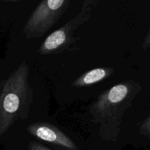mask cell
<instances>
[{
    "mask_svg": "<svg viewBox=\"0 0 150 150\" xmlns=\"http://www.w3.org/2000/svg\"><path fill=\"white\" fill-rule=\"evenodd\" d=\"M142 89L141 83L134 80L120 82L103 92L92 104L89 114L92 122L100 125L98 136L101 139L117 142L125 113Z\"/></svg>",
    "mask_w": 150,
    "mask_h": 150,
    "instance_id": "1",
    "label": "cell"
},
{
    "mask_svg": "<svg viewBox=\"0 0 150 150\" xmlns=\"http://www.w3.org/2000/svg\"><path fill=\"white\" fill-rule=\"evenodd\" d=\"M33 101L29 67L24 61L4 81L0 92V137L16 122L29 117Z\"/></svg>",
    "mask_w": 150,
    "mask_h": 150,
    "instance_id": "2",
    "label": "cell"
},
{
    "mask_svg": "<svg viewBox=\"0 0 150 150\" xmlns=\"http://www.w3.org/2000/svg\"><path fill=\"white\" fill-rule=\"evenodd\" d=\"M99 3L95 0H86L82 4L80 12L64 26L50 34L38 50L40 55H52L63 53L69 49L72 44L77 40L75 32L90 19L92 10Z\"/></svg>",
    "mask_w": 150,
    "mask_h": 150,
    "instance_id": "3",
    "label": "cell"
},
{
    "mask_svg": "<svg viewBox=\"0 0 150 150\" xmlns=\"http://www.w3.org/2000/svg\"><path fill=\"white\" fill-rule=\"evenodd\" d=\"M69 0H43L33 10L23 29L26 39L43 37L70 7Z\"/></svg>",
    "mask_w": 150,
    "mask_h": 150,
    "instance_id": "4",
    "label": "cell"
},
{
    "mask_svg": "<svg viewBox=\"0 0 150 150\" xmlns=\"http://www.w3.org/2000/svg\"><path fill=\"white\" fill-rule=\"evenodd\" d=\"M30 135L43 142L57 145L69 150H77L78 146L73 141L53 124L45 122L32 123L26 127Z\"/></svg>",
    "mask_w": 150,
    "mask_h": 150,
    "instance_id": "5",
    "label": "cell"
},
{
    "mask_svg": "<svg viewBox=\"0 0 150 150\" xmlns=\"http://www.w3.org/2000/svg\"><path fill=\"white\" fill-rule=\"evenodd\" d=\"M113 67H98L85 72L73 81L74 87H85L100 83L108 79L114 73Z\"/></svg>",
    "mask_w": 150,
    "mask_h": 150,
    "instance_id": "6",
    "label": "cell"
},
{
    "mask_svg": "<svg viewBox=\"0 0 150 150\" xmlns=\"http://www.w3.org/2000/svg\"><path fill=\"white\" fill-rule=\"evenodd\" d=\"M139 133L142 136L150 138V115L148 116L139 126Z\"/></svg>",
    "mask_w": 150,
    "mask_h": 150,
    "instance_id": "7",
    "label": "cell"
},
{
    "mask_svg": "<svg viewBox=\"0 0 150 150\" xmlns=\"http://www.w3.org/2000/svg\"><path fill=\"white\" fill-rule=\"evenodd\" d=\"M28 150H51L50 148L47 147L45 145L35 141H32L29 143L28 146Z\"/></svg>",
    "mask_w": 150,
    "mask_h": 150,
    "instance_id": "8",
    "label": "cell"
},
{
    "mask_svg": "<svg viewBox=\"0 0 150 150\" xmlns=\"http://www.w3.org/2000/svg\"><path fill=\"white\" fill-rule=\"evenodd\" d=\"M142 48L144 50H146L150 48V29L149 32L147 33V35L145 37L144 40V42L142 43Z\"/></svg>",
    "mask_w": 150,
    "mask_h": 150,
    "instance_id": "9",
    "label": "cell"
},
{
    "mask_svg": "<svg viewBox=\"0 0 150 150\" xmlns=\"http://www.w3.org/2000/svg\"><path fill=\"white\" fill-rule=\"evenodd\" d=\"M3 84H4V82L1 81V79H0V92H1V89H2Z\"/></svg>",
    "mask_w": 150,
    "mask_h": 150,
    "instance_id": "10",
    "label": "cell"
}]
</instances>
